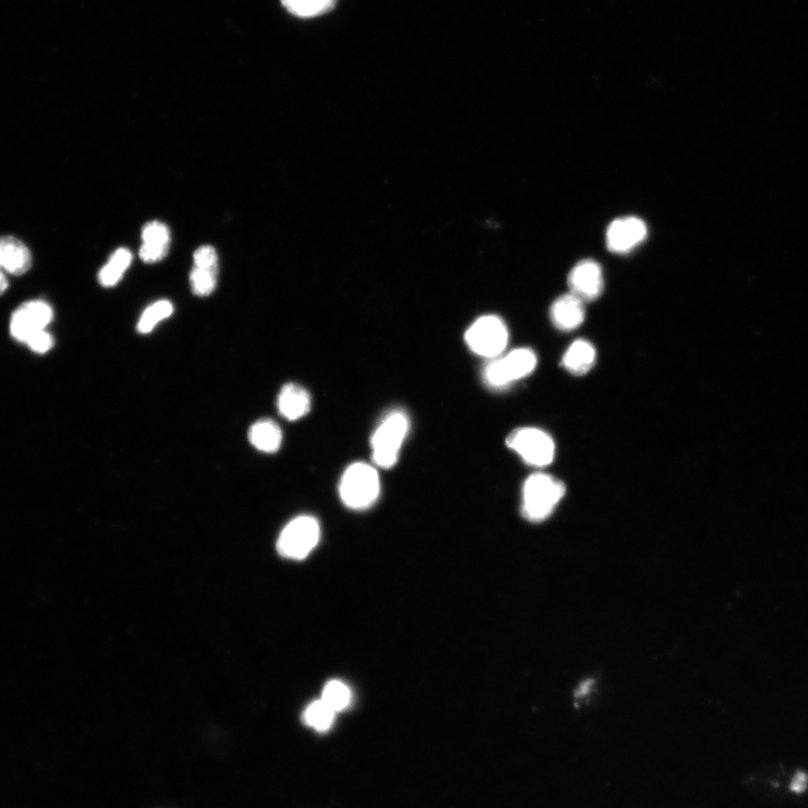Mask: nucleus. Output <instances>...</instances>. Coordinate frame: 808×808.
<instances>
[{"label": "nucleus", "mask_w": 808, "mask_h": 808, "mask_svg": "<svg viewBox=\"0 0 808 808\" xmlns=\"http://www.w3.org/2000/svg\"><path fill=\"white\" fill-rule=\"evenodd\" d=\"M168 251L169 246L143 243L140 250V256L144 262L153 263L162 260L163 257L167 255Z\"/></svg>", "instance_id": "25"}, {"label": "nucleus", "mask_w": 808, "mask_h": 808, "mask_svg": "<svg viewBox=\"0 0 808 808\" xmlns=\"http://www.w3.org/2000/svg\"><path fill=\"white\" fill-rule=\"evenodd\" d=\"M172 312L173 306L170 301L162 300L155 302L154 305L150 306L144 311V314L139 321V325H137V329H139V332L142 334H148L152 332L160 321L169 318L172 315Z\"/></svg>", "instance_id": "20"}, {"label": "nucleus", "mask_w": 808, "mask_h": 808, "mask_svg": "<svg viewBox=\"0 0 808 808\" xmlns=\"http://www.w3.org/2000/svg\"><path fill=\"white\" fill-rule=\"evenodd\" d=\"M595 360L594 346L586 341H577L569 346L563 357V364L569 373L581 376L592 369Z\"/></svg>", "instance_id": "14"}, {"label": "nucleus", "mask_w": 808, "mask_h": 808, "mask_svg": "<svg viewBox=\"0 0 808 808\" xmlns=\"http://www.w3.org/2000/svg\"><path fill=\"white\" fill-rule=\"evenodd\" d=\"M568 287L573 296L583 302L598 299L603 292L604 279L600 264L593 260L577 263L568 275Z\"/></svg>", "instance_id": "10"}, {"label": "nucleus", "mask_w": 808, "mask_h": 808, "mask_svg": "<svg viewBox=\"0 0 808 808\" xmlns=\"http://www.w3.org/2000/svg\"><path fill=\"white\" fill-rule=\"evenodd\" d=\"M537 356L529 348H518L507 355L493 358L484 370V381L494 389L509 387L534 372Z\"/></svg>", "instance_id": "4"}, {"label": "nucleus", "mask_w": 808, "mask_h": 808, "mask_svg": "<svg viewBox=\"0 0 808 808\" xmlns=\"http://www.w3.org/2000/svg\"><path fill=\"white\" fill-rule=\"evenodd\" d=\"M310 407L309 393L299 385L288 384L281 390L278 408L284 418L290 421L299 420L307 415Z\"/></svg>", "instance_id": "13"}, {"label": "nucleus", "mask_w": 808, "mask_h": 808, "mask_svg": "<svg viewBox=\"0 0 808 808\" xmlns=\"http://www.w3.org/2000/svg\"><path fill=\"white\" fill-rule=\"evenodd\" d=\"M249 437L255 448L268 454L278 452L282 443L281 429L272 420L256 422L250 430Z\"/></svg>", "instance_id": "15"}, {"label": "nucleus", "mask_w": 808, "mask_h": 808, "mask_svg": "<svg viewBox=\"0 0 808 808\" xmlns=\"http://www.w3.org/2000/svg\"><path fill=\"white\" fill-rule=\"evenodd\" d=\"M565 493L564 483L553 476L543 473L529 476L523 485V517L531 522L545 521L552 516Z\"/></svg>", "instance_id": "1"}, {"label": "nucleus", "mask_w": 808, "mask_h": 808, "mask_svg": "<svg viewBox=\"0 0 808 808\" xmlns=\"http://www.w3.org/2000/svg\"><path fill=\"white\" fill-rule=\"evenodd\" d=\"M132 262V254L125 249L117 250L109 262L101 269L99 281L104 287H114L123 278L125 271Z\"/></svg>", "instance_id": "16"}, {"label": "nucleus", "mask_w": 808, "mask_h": 808, "mask_svg": "<svg viewBox=\"0 0 808 808\" xmlns=\"http://www.w3.org/2000/svg\"><path fill=\"white\" fill-rule=\"evenodd\" d=\"M807 776L804 773H798L792 783L793 792L802 793L807 787Z\"/></svg>", "instance_id": "26"}, {"label": "nucleus", "mask_w": 808, "mask_h": 808, "mask_svg": "<svg viewBox=\"0 0 808 808\" xmlns=\"http://www.w3.org/2000/svg\"><path fill=\"white\" fill-rule=\"evenodd\" d=\"M550 319L562 332H572L583 324L585 319L584 302L572 293L559 297L550 308Z\"/></svg>", "instance_id": "11"}, {"label": "nucleus", "mask_w": 808, "mask_h": 808, "mask_svg": "<svg viewBox=\"0 0 808 808\" xmlns=\"http://www.w3.org/2000/svg\"><path fill=\"white\" fill-rule=\"evenodd\" d=\"M8 288V281L2 266H0V296L4 295Z\"/></svg>", "instance_id": "27"}, {"label": "nucleus", "mask_w": 808, "mask_h": 808, "mask_svg": "<svg viewBox=\"0 0 808 808\" xmlns=\"http://www.w3.org/2000/svg\"><path fill=\"white\" fill-rule=\"evenodd\" d=\"M53 317V309L47 302L33 300L18 307L9 328L17 342L26 344L34 334L45 330L51 324Z\"/></svg>", "instance_id": "8"}, {"label": "nucleus", "mask_w": 808, "mask_h": 808, "mask_svg": "<svg viewBox=\"0 0 808 808\" xmlns=\"http://www.w3.org/2000/svg\"><path fill=\"white\" fill-rule=\"evenodd\" d=\"M217 271L195 268L191 272L192 290L197 296H209L216 288Z\"/></svg>", "instance_id": "21"}, {"label": "nucleus", "mask_w": 808, "mask_h": 808, "mask_svg": "<svg viewBox=\"0 0 808 808\" xmlns=\"http://www.w3.org/2000/svg\"><path fill=\"white\" fill-rule=\"evenodd\" d=\"M143 243L161 246H169L170 232L167 226L162 223L153 222L146 225L142 233Z\"/></svg>", "instance_id": "22"}, {"label": "nucleus", "mask_w": 808, "mask_h": 808, "mask_svg": "<svg viewBox=\"0 0 808 808\" xmlns=\"http://www.w3.org/2000/svg\"><path fill=\"white\" fill-rule=\"evenodd\" d=\"M26 345L35 353L45 354L53 347L54 339L47 330H42V332L34 334L29 341L26 342Z\"/></svg>", "instance_id": "24"}, {"label": "nucleus", "mask_w": 808, "mask_h": 808, "mask_svg": "<svg viewBox=\"0 0 808 808\" xmlns=\"http://www.w3.org/2000/svg\"><path fill=\"white\" fill-rule=\"evenodd\" d=\"M409 431V419L402 411H393L381 422L371 440L376 466L390 468L397 464L401 447Z\"/></svg>", "instance_id": "3"}, {"label": "nucleus", "mask_w": 808, "mask_h": 808, "mask_svg": "<svg viewBox=\"0 0 808 808\" xmlns=\"http://www.w3.org/2000/svg\"><path fill=\"white\" fill-rule=\"evenodd\" d=\"M507 445L528 465L544 467L554 461V440L538 428L527 427L512 431L507 438Z\"/></svg>", "instance_id": "6"}, {"label": "nucleus", "mask_w": 808, "mask_h": 808, "mask_svg": "<svg viewBox=\"0 0 808 808\" xmlns=\"http://www.w3.org/2000/svg\"><path fill=\"white\" fill-rule=\"evenodd\" d=\"M196 268L217 271V253L211 246H201L194 255Z\"/></svg>", "instance_id": "23"}, {"label": "nucleus", "mask_w": 808, "mask_h": 808, "mask_svg": "<svg viewBox=\"0 0 808 808\" xmlns=\"http://www.w3.org/2000/svg\"><path fill=\"white\" fill-rule=\"evenodd\" d=\"M380 490L378 471L365 463H355L348 467L339 484L342 501L353 510L370 508L378 500Z\"/></svg>", "instance_id": "2"}, {"label": "nucleus", "mask_w": 808, "mask_h": 808, "mask_svg": "<svg viewBox=\"0 0 808 808\" xmlns=\"http://www.w3.org/2000/svg\"><path fill=\"white\" fill-rule=\"evenodd\" d=\"M647 234L644 220L637 217L619 218L606 231V246L613 253H629L646 240Z\"/></svg>", "instance_id": "9"}, {"label": "nucleus", "mask_w": 808, "mask_h": 808, "mask_svg": "<svg viewBox=\"0 0 808 808\" xmlns=\"http://www.w3.org/2000/svg\"><path fill=\"white\" fill-rule=\"evenodd\" d=\"M336 0H282L287 11L298 17H316L334 7Z\"/></svg>", "instance_id": "18"}, {"label": "nucleus", "mask_w": 808, "mask_h": 808, "mask_svg": "<svg viewBox=\"0 0 808 808\" xmlns=\"http://www.w3.org/2000/svg\"><path fill=\"white\" fill-rule=\"evenodd\" d=\"M336 712L323 701H315L311 703L305 713H303V721L308 727L315 729L319 732H326L335 721Z\"/></svg>", "instance_id": "17"}, {"label": "nucleus", "mask_w": 808, "mask_h": 808, "mask_svg": "<svg viewBox=\"0 0 808 808\" xmlns=\"http://www.w3.org/2000/svg\"><path fill=\"white\" fill-rule=\"evenodd\" d=\"M320 526L314 517L302 516L283 529L278 540L279 553L290 559L306 558L318 544Z\"/></svg>", "instance_id": "7"}, {"label": "nucleus", "mask_w": 808, "mask_h": 808, "mask_svg": "<svg viewBox=\"0 0 808 808\" xmlns=\"http://www.w3.org/2000/svg\"><path fill=\"white\" fill-rule=\"evenodd\" d=\"M321 700L337 713L344 711L350 706L352 693L350 687L343 682L332 681L325 686Z\"/></svg>", "instance_id": "19"}, {"label": "nucleus", "mask_w": 808, "mask_h": 808, "mask_svg": "<svg viewBox=\"0 0 808 808\" xmlns=\"http://www.w3.org/2000/svg\"><path fill=\"white\" fill-rule=\"evenodd\" d=\"M465 342L476 355L493 358L501 356L509 342L504 321L497 316H484L475 321L465 334Z\"/></svg>", "instance_id": "5"}, {"label": "nucleus", "mask_w": 808, "mask_h": 808, "mask_svg": "<svg viewBox=\"0 0 808 808\" xmlns=\"http://www.w3.org/2000/svg\"><path fill=\"white\" fill-rule=\"evenodd\" d=\"M0 266L8 274L23 275L31 269V252L13 236L0 237Z\"/></svg>", "instance_id": "12"}]
</instances>
